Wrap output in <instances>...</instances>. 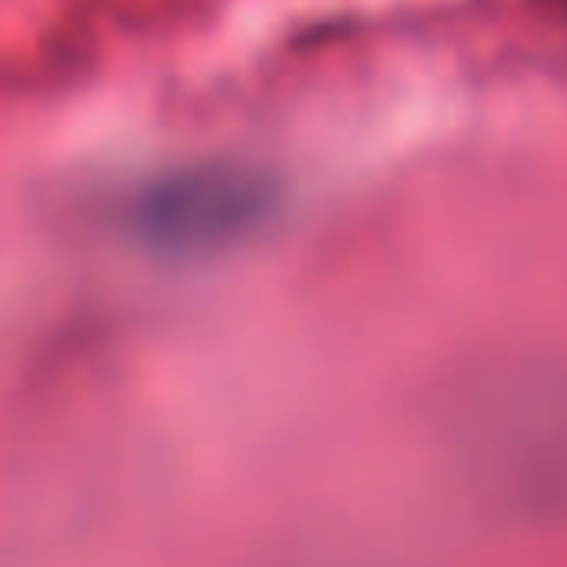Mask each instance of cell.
Instances as JSON below:
<instances>
[{
    "instance_id": "1",
    "label": "cell",
    "mask_w": 567,
    "mask_h": 567,
    "mask_svg": "<svg viewBox=\"0 0 567 567\" xmlns=\"http://www.w3.org/2000/svg\"><path fill=\"white\" fill-rule=\"evenodd\" d=\"M279 206L272 173L239 159H203L146 179L126 199L130 236L176 259L213 256L259 233Z\"/></svg>"
}]
</instances>
